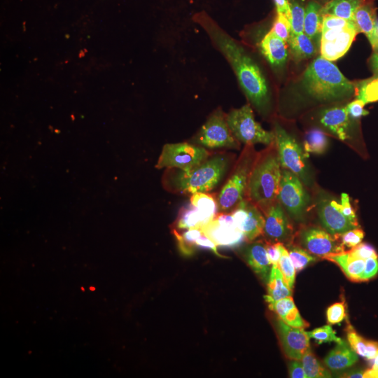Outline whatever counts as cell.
<instances>
[{"label": "cell", "instance_id": "cell-54", "mask_svg": "<svg viewBox=\"0 0 378 378\" xmlns=\"http://www.w3.org/2000/svg\"><path fill=\"white\" fill-rule=\"evenodd\" d=\"M365 370H353L342 374L341 377H349V378H360L363 377Z\"/></svg>", "mask_w": 378, "mask_h": 378}, {"label": "cell", "instance_id": "cell-42", "mask_svg": "<svg viewBox=\"0 0 378 378\" xmlns=\"http://www.w3.org/2000/svg\"><path fill=\"white\" fill-rule=\"evenodd\" d=\"M331 203L338 209L348 219L356 225H358L356 214L350 204L349 197L346 193L341 194V204L331 200Z\"/></svg>", "mask_w": 378, "mask_h": 378}, {"label": "cell", "instance_id": "cell-36", "mask_svg": "<svg viewBox=\"0 0 378 378\" xmlns=\"http://www.w3.org/2000/svg\"><path fill=\"white\" fill-rule=\"evenodd\" d=\"M287 250L296 272L302 270L310 263L316 260V256L312 255L304 248L294 246L290 243L287 244Z\"/></svg>", "mask_w": 378, "mask_h": 378}, {"label": "cell", "instance_id": "cell-25", "mask_svg": "<svg viewBox=\"0 0 378 378\" xmlns=\"http://www.w3.org/2000/svg\"><path fill=\"white\" fill-rule=\"evenodd\" d=\"M267 286V294L264 298L268 304L292 295V289L277 265H272Z\"/></svg>", "mask_w": 378, "mask_h": 378}, {"label": "cell", "instance_id": "cell-6", "mask_svg": "<svg viewBox=\"0 0 378 378\" xmlns=\"http://www.w3.org/2000/svg\"><path fill=\"white\" fill-rule=\"evenodd\" d=\"M358 34L353 21L324 15L320 41L321 55L331 62L338 59L346 53Z\"/></svg>", "mask_w": 378, "mask_h": 378}, {"label": "cell", "instance_id": "cell-51", "mask_svg": "<svg viewBox=\"0 0 378 378\" xmlns=\"http://www.w3.org/2000/svg\"><path fill=\"white\" fill-rule=\"evenodd\" d=\"M373 360L372 368L365 370L363 378H378V352Z\"/></svg>", "mask_w": 378, "mask_h": 378}, {"label": "cell", "instance_id": "cell-53", "mask_svg": "<svg viewBox=\"0 0 378 378\" xmlns=\"http://www.w3.org/2000/svg\"><path fill=\"white\" fill-rule=\"evenodd\" d=\"M370 66L374 75H378V53L373 52L369 59Z\"/></svg>", "mask_w": 378, "mask_h": 378}, {"label": "cell", "instance_id": "cell-5", "mask_svg": "<svg viewBox=\"0 0 378 378\" xmlns=\"http://www.w3.org/2000/svg\"><path fill=\"white\" fill-rule=\"evenodd\" d=\"M258 153L253 145L244 146L216 201L218 212L230 213L244 199L251 172Z\"/></svg>", "mask_w": 378, "mask_h": 378}, {"label": "cell", "instance_id": "cell-47", "mask_svg": "<svg viewBox=\"0 0 378 378\" xmlns=\"http://www.w3.org/2000/svg\"><path fill=\"white\" fill-rule=\"evenodd\" d=\"M195 244L197 247L211 250L215 255L220 258H227L226 256H224L218 253L217 245L203 233L197 239Z\"/></svg>", "mask_w": 378, "mask_h": 378}, {"label": "cell", "instance_id": "cell-45", "mask_svg": "<svg viewBox=\"0 0 378 378\" xmlns=\"http://www.w3.org/2000/svg\"><path fill=\"white\" fill-rule=\"evenodd\" d=\"M365 105V104L362 100L357 99L349 103L346 108L350 118L356 120L368 115L369 112L364 108Z\"/></svg>", "mask_w": 378, "mask_h": 378}, {"label": "cell", "instance_id": "cell-24", "mask_svg": "<svg viewBox=\"0 0 378 378\" xmlns=\"http://www.w3.org/2000/svg\"><path fill=\"white\" fill-rule=\"evenodd\" d=\"M324 259L336 263L351 281H360V276L365 265V260L353 256L347 251L328 255Z\"/></svg>", "mask_w": 378, "mask_h": 378}, {"label": "cell", "instance_id": "cell-39", "mask_svg": "<svg viewBox=\"0 0 378 378\" xmlns=\"http://www.w3.org/2000/svg\"><path fill=\"white\" fill-rule=\"evenodd\" d=\"M275 13L272 26L270 29L278 37L288 43L291 35L290 21L286 15L277 12Z\"/></svg>", "mask_w": 378, "mask_h": 378}, {"label": "cell", "instance_id": "cell-12", "mask_svg": "<svg viewBox=\"0 0 378 378\" xmlns=\"http://www.w3.org/2000/svg\"><path fill=\"white\" fill-rule=\"evenodd\" d=\"M200 230L217 246L234 248L246 241L244 233L236 225L231 213L218 212Z\"/></svg>", "mask_w": 378, "mask_h": 378}, {"label": "cell", "instance_id": "cell-33", "mask_svg": "<svg viewBox=\"0 0 378 378\" xmlns=\"http://www.w3.org/2000/svg\"><path fill=\"white\" fill-rule=\"evenodd\" d=\"M175 226L177 230L200 229L202 220L197 209L191 203L183 206L178 212Z\"/></svg>", "mask_w": 378, "mask_h": 378}, {"label": "cell", "instance_id": "cell-32", "mask_svg": "<svg viewBox=\"0 0 378 378\" xmlns=\"http://www.w3.org/2000/svg\"><path fill=\"white\" fill-rule=\"evenodd\" d=\"M172 232L176 239L179 251L185 256L192 255L196 251L197 239L202 234L200 228H190L180 233L177 229H173Z\"/></svg>", "mask_w": 378, "mask_h": 378}, {"label": "cell", "instance_id": "cell-9", "mask_svg": "<svg viewBox=\"0 0 378 378\" xmlns=\"http://www.w3.org/2000/svg\"><path fill=\"white\" fill-rule=\"evenodd\" d=\"M273 132L281 168L292 172L305 185H309L311 178L306 162L309 153H306L296 140L279 123L274 124Z\"/></svg>", "mask_w": 378, "mask_h": 378}, {"label": "cell", "instance_id": "cell-41", "mask_svg": "<svg viewBox=\"0 0 378 378\" xmlns=\"http://www.w3.org/2000/svg\"><path fill=\"white\" fill-rule=\"evenodd\" d=\"M346 316L344 301L335 302L330 305L326 312L327 321L329 324H339Z\"/></svg>", "mask_w": 378, "mask_h": 378}, {"label": "cell", "instance_id": "cell-1", "mask_svg": "<svg viewBox=\"0 0 378 378\" xmlns=\"http://www.w3.org/2000/svg\"><path fill=\"white\" fill-rule=\"evenodd\" d=\"M194 22L206 34L211 44L232 68L248 103L262 115L272 106L269 80L262 66L245 46L230 36L205 10L194 14Z\"/></svg>", "mask_w": 378, "mask_h": 378}, {"label": "cell", "instance_id": "cell-8", "mask_svg": "<svg viewBox=\"0 0 378 378\" xmlns=\"http://www.w3.org/2000/svg\"><path fill=\"white\" fill-rule=\"evenodd\" d=\"M191 141L206 148H240V142L232 134L220 107L210 114Z\"/></svg>", "mask_w": 378, "mask_h": 378}, {"label": "cell", "instance_id": "cell-10", "mask_svg": "<svg viewBox=\"0 0 378 378\" xmlns=\"http://www.w3.org/2000/svg\"><path fill=\"white\" fill-rule=\"evenodd\" d=\"M211 155L206 148L189 142L166 144L157 164L158 168L167 167L189 172Z\"/></svg>", "mask_w": 378, "mask_h": 378}, {"label": "cell", "instance_id": "cell-21", "mask_svg": "<svg viewBox=\"0 0 378 378\" xmlns=\"http://www.w3.org/2000/svg\"><path fill=\"white\" fill-rule=\"evenodd\" d=\"M322 5L315 0L308 1L305 7L304 33L318 46L321 41L323 15Z\"/></svg>", "mask_w": 378, "mask_h": 378}, {"label": "cell", "instance_id": "cell-52", "mask_svg": "<svg viewBox=\"0 0 378 378\" xmlns=\"http://www.w3.org/2000/svg\"><path fill=\"white\" fill-rule=\"evenodd\" d=\"M369 42L374 52L378 53V13H377V16H376L374 31L372 39Z\"/></svg>", "mask_w": 378, "mask_h": 378}, {"label": "cell", "instance_id": "cell-38", "mask_svg": "<svg viewBox=\"0 0 378 378\" xmlns=\"http://www.w3.org/2000/svg\"><path fill=\"white\" fill-rule=\"evenodd\" d=\"M279 246L281 251V256L278 262V267L284 276L288 286L293 289L296 271L290 258L287 248L281 242H279Z\"/></svg>", "mask_w": 378, "mask_h": 378}, {"label": "cell", "instance_id": "cell-22", "mask_svg": "<svg viewBox=\"0 0 378 378\" xmlns=\"http://www.w3.org/2000/svg\"><path fill=\"white\" fill-rule=\"evenodd\" d=\"M268 305L270 309L274 312L287 325L302 328L309 326L301 317L291 296L269 303Z\"/></svg>", "mask_w": 378, "mask_h": 378}, {"label": "cell", "instance_id": "cell-23", "mask_svg": "<svg viewBox=\"0 0 378 378\" xmlns=\"http://www.w3.org/2000/svg\"><path fill=\"white\" fill-rule=\"evenodd\" d=\"M247 215L239 229L244 233L246 241H252L263 234L265 216L255 204L247 200Z\"/></svg>", "mask_w": 378, "mask_h": 378}, {"label": "cell", "instance_id": "cell-37", "mask_svg": "<svg viewBox=\"0 0 378 378\" xmlns=\"http://www.w3.org/2000/svg\"><path fill=\"white\" fill-rule=\"evenodd\" d=\"M290 15V23L291 34H300L304 32L305 7L299 0H289Z\"/></svg>", "mask_w": 378, "mask_h": 378}, {"label": "cell", "instance_id": "cell-29", "mask_svg": "<svg viewBox=\"0 0 378 378\" xmlns=\"http://www.w3.org/2000/svg\"><path fill=\"white\" fill-rule=\"evenodd\" d=\"M190 203L200 212L202 227L214 219L218 213L216 199L207 192H196L192 194L190 197Z\"/></svg>", "mask_w": 378, "mask_h": 378}, {"label": "cell", "instance_id": "cell-2", "mask_svg": "<svg viewBox=\"0 0 378 378\" xmlns=\"http://www.w3.org/2000/svg\"><path fill=\"white\" fill-rule=\"evenodd\" d=\"M229 153L211 155L189 172L171 168L164 176L166 189L180 194L209 192L220 182L230 166Z\"/></svg>", "mask_w": 378, "mask_h": 378}, {"label": "cell", "instance_id": "cell-11", "mask_svg": "<svg viewBox=\"0 0 378 378\" xmlns=\"http://www.w3.org/2000/svg\"><path fill=\"white\" fill-rule=\"evenodd\" d=\"M278 201L296 220L303 219L309 204L310 198L302 181L288 169H281Z\"/></svg>", "mask_w": 378, "mask_h": 378}, {"label": "cell", "instance_id": "cell-49", "mask_svg": "<svg viewBox=\"0 0 378 378\" xmlns=\"http://www.w3.org/2000/svg\"><path fill=\"white\" fill-rule=\"evenodd\" d=\"M289 376L292 378H307L300 360H294L289 363Z\"/></svg>", "mask_w": 378, "mask_h": 378}, {"label": "cell", "instance_id": "cell-43", "mask_svg": "<svg viewBox=\"0 0 378 378\" xmlns=\"http://www.w3.org/2000/svg\"><path fill=\"white\" fill-rule=\"evenodd\" d=\"M364 237V232L357 227L340 234L341 241L343 246L352 248L359 244Z\"/></svg>", "mask_w": 378, "mask_h": 378}, {"label": "cell", "instance_id": "cell-14", "mask_svg": "<svg viewBox=\"0 0 378 378\" xmlns=\"http://www.w3.org/2000/svg\"><path fill=\"white\" fill-rule=\"evenodd\" d=\"M276 326L286 355L290 359L301 360L309 349L310 338L307 332L302 328L287 325L279 318Z\"/></svg>", "mask_w": 378, "mask_h": 378}, {"label": "cell", "instance_id": "cell-35", "mask_svg": "<svg viewBox=\"0 0 378 378\" xmlns=\"http://www.w3.org/2000/svg\"><path fill=\"white\" fill-rule=\"evenodd\" d=\"M307 378H329L330 373L321 364L310 348L301 359Z\"/></svg>", "mask_w": 378, "mask_h": 378}, {"label": "cell", "instance_id": "cell-26", "mask_svg": "<svg viewBox=\"0 0 378 378\" xmlns=\"http://www.w3.org/2000/svg\"><path fill=\"white\" fill-rule=\"evenodd\" d=\"M376 10L372 2L365 0L356 10L353 18L358 33H363L369 41L375 29Z\"/></svg>", "mask_w": 378, "mask_h": 378}, {"label": "cell", "instance_id": "cell-4", "mask_svg": "<svg viewBox=\"0 0 378 378\" xmlns=\"http://www.w3.org/2000/svg\"><path fill=\"white\" fill-rule=\"evenodd\" d=\"M302 84L308 94L323 102L341 100L356 92L354 83L348 80L335 64L321 55L306 69Z\"/></svg>", "mask_w": 378, "mask_h": 378}, {"label": "cell", "instance_id": "cell-50", "mask_svg": "<svg viewBox=\"0 0 378 378\" xmlns=\"http://www.w3.org/2000/svg\"><path fill=\"white\" fill-rule=\"evenodd\" d=\"M274 2L275 11L286 15L288 19L290 20V8L289 0H274Z\"/></svg>", "mask_w": 378, "mask_h": 378}, {"label": "cell", "instance_id": "cell-57", "mask_svg": "<svg viewBox=\"0 0 378 378\" xmlns=\"http://www.w3.org/2000/svg\"><path fill=\"white\" fill-rule=\"evenodd\" d=\"M90 290H94V288H92V287H91V288H90Z\"/></svg>", "mask_w": 378, "mask_h": 378}, {"label": "cell", "instance_id": "cell-31", "mask_svg": "<svg viewBox=\"0 0 378 378\" xmlns=\"http://www.w3.org/2000/svg\"><path fill=\"white\" fill-rule=\"evenodd\" d=\"M328 145L326 134L318 128H312L304 135L303 149L307 153L323 154L327 150Z\"/></svg>", "mask_w": 378, "mask_h": 378}, {"label": "cell", "instance_id": "cell-15", "mask_svg": "<svg viewBox=\"0 0 378 378\" xmlns=\"http://www.w3.org/2000/svg\"><path fill=\"white\" fill-rule=\"evenodd\" d=\"M264 215L263 234L268 241L290 244L293 228L280 202H274Z\"/></svg>", "mask_w": 378, "mask_h": 378}, {"label": "cell", "instance_id": "cell-16", "mask_svg": "<svg viewBox=\"0 0 378 378\" xmlns=\"http://www.w3.org/2000/svg\"><path fill=\"white\" fill-rule=\"evenodd\" d=\"M317 211L321 223L331 234L340 235L359 227L348 219L328 198L322 197L319 200L317 203Z\"/></svg>", "mask_w": 378, "mask_h": 378}, {"label": "cell", "instance_id": "cell-28", "mask_svg": "<svg viewBox=\"0 0 378 378\" xmlns=\"http://www.w3.org/2000/svg\"><path fill=\"white\" fill-rule=\"evenodd\" d=\"M365 0H330L322 6L323 15H330L353 21L357 8Z\"/></svg>", "mask_w": 378, "mask_h": 378}, {"label": "cell", "instance_id": "cell-18", "mask_svg": "<svg viewBox=\"0 0 378 378\" xmlns=\"http://www.w3.org/2000/svg\"><path fill=\"white\" fill-rule=\"evenodd\" d=\"M319 121L340 140L351 139L352 122L346 106H335L322 111Z\"/></svg>", "mask_w": 378, "mask_h": 378}, {"label": "cell", "instance_id": "cell-44", "mask_svg": "<svg viewBox=\"0 0 378 378\" xmlns=\"http://www.w3.org/2000/svg\"><path fill=\"white\" fill-rule=\"evenodd\" d=\"M347 251L353 256L365 260L369 258H378V254L374 248L367 243H360Z\"/></svg>", "mask_w": 378, "mask_h": 378}, {"label": "cell", "instance_id": "cell-7", "mask_svg": "<svg viewBox=\"0 0 378 378\" xmlns=\"http://www.w3.org/2000/svg\"><path fill=\"white\" fill-rule=\"evenodd\" d=\"M229 127L234 137L245 145L262 144L269 146L274 142L273 131L265 130L254 118L249 103L233 108L226 114Z\"/></svg>", "mask_w": 378, "mask_h": 378}, {"label": "cell", "instance_id": "cell-19", "mask_svg": "<svg viewBox=\"0 0 378 378\" xmlns=\"http://www.w3.org/2000/svg\"><path fill=\"white\" fill-rule=\"evenodd\" d=\"M244 259L253 272L265 282H267L272 265L262 241H253L243 249Z\"/></svg>", "mask_w": 378, "mask_h": 378}, {"label": "cell", "instance_id": "cell-3", "mask_svg": "<svg viewBox=\"0 0 378 378\" xmlns=\"http://www.w3.org/2000/svg\"><path fill=\"white\" fill-rule=\"evenodd\" d=\"M281 167L275 142L258 153L251 172L246 198L265 214L278 200Z\"/></svg>", "mask_w": 378, "mask_h": 378}, {"label": "cell", "instance_id": "cell-13", "mask_svg": "<svg viewBox=\"0 0 378 378\" xmlns=\"http://www.w3.org/2000/svg\"><path fill=\"white\" fill-rule=\"evenodd\" d=\"M340 235H333L319 227L309 226L299 233L301 246L310 253L325 258L328 255L345 252Z\"/></svg>", "mask_w": 378, "mask_h": 378}, {"label": "cell", "instance_id": "cell-20", "mask_svg": "<svg viewBox=\"0 0 378 378\" xmlns=\"http://www.w3.org/2000/svg\"><path fill=\"white\" fill-rule=\"evenodd\" d=\"M358 354L344 340L337 343L324 358L326 365L332 371L342 370L352 366L358 360Z\"/></svg>", "mask_w": 378, "mask_h": 378}, {"label": "cell", "instance_id": "cell-30", "mask_svg": "<svg viewBox=\"0 0 378 378\" xmlns=\"http://www.w3.org/2000/svg\"><path fill=\"white\" fill-rule=\"evenodd\" d=\"M288 43L295 62L310 58L314 56L317 51L315 43L304 32L291 34Z\"/></svg>", "mask_w": 378, "mask_h": 378}, {"label": "cell", "instance_id": "cell-27", "mask_svg": "<svg viewBox=\"0 0 378 378\" xmlns=\"http://www.w3.org/2000/svg\"><path fill=\"white\" fill-rule=\"evenodd\" d=\"M346 332L349 344L358 355L367 360L374 358L378 352V342L363 338L350 323L347 325Z\"/></svg>", "mask_w": 378, "mask_h": 378}, {"label": "cell", "instance_id": "cell-40", "mask_svg": "<svg viewBox=\"0 0 378 378\" xmlns=\"http://www.w3.org/2000/svg\"><path fill=\"white\" fill-rule=\"evenodd\" d=\"M309 338H313L318 344L335 342H341L343 340L336 335L335 331L329 325L307 332Z\"/></svg>", "mask_w": 378, "mask_h": 378}, {"label": "cell", "instance_id": "cell-46", "mask_svg": "<svg viewBox=\"0 0 378 378\" xmlns=\"http://www.w3.org/2000/svg\"><path fill=\"white\" fill-rule=\"evenodd\" d=\"M365 262V268L360 276L362 281L372 279L378 273V258H369Z\"/></svg>", "mask_w": 378, "mask_h": 378}, {"label": "cell", "instance_id": "cell-48", "mask_svg": "<svg viewBox=\"0 0 378 378\" xmlns=\"http://www.w3.org/2000/svg\"><path fill=\"white\" fill-rule=\"evenodd\" d=\"M266 251L272 265H277L281 256L279 242L266 241Z\"/></svg>", "mask_w": 378, "mask_h": 378}, {"label": "cell", "instance_id": "cell-55", "mask_svg": "<svg viewBox=\"0 0 378 378\" xmlns=\"http://www.w3.org/2000/svg\"><path fill=\"white\" fill-rule=\"evenodd\" d=\"M84 56H85V53L83 51H80L79 54V57H83Z\"/></svg>", "mask_w": 378, "mask_h": 378}, {"label": "cell", "instance_id": "cell-56", "mask_svg": "<svg viewBox=\"0 0 378 378\" xmlns=\"http://www.w3.org/2000/svg\"><path fill=\"white\" fill-rule=\"evenodd\" d=\"M66 38H69V36L68 34L66 35Z\"/></svg>", "mask_w": 378, "mask_h": 378}, {"label": "cell", "instance_id": "cell-17", "mask_svg": "<svg viewBox=\"0 0 378 378\" xmlns=\"http://www.w3.org/2000/svg\"><path fill=\"white\" fill-rule=\"evenodd\" d=\"M286 42L278 37L270 29L255 46L270 66L274 71L281 69L288 59Z\"/></svg>", "mask_w": 378, "mask_h": 378}, {"label": "cell", "instance_id": "cell-34", "mask_svg": "<svg viewBox=\"0 0 378 378\" xmlns=\"http://www.w3.org/2000/svg\"><path fill=\"white\" fill-rule=\"evenodd\" d=\"M356 98L365 104L378 101V75L361 80L356 85Z\"/></svg>", "mask_w": 378, "mask_h": 378}]
</instances>
